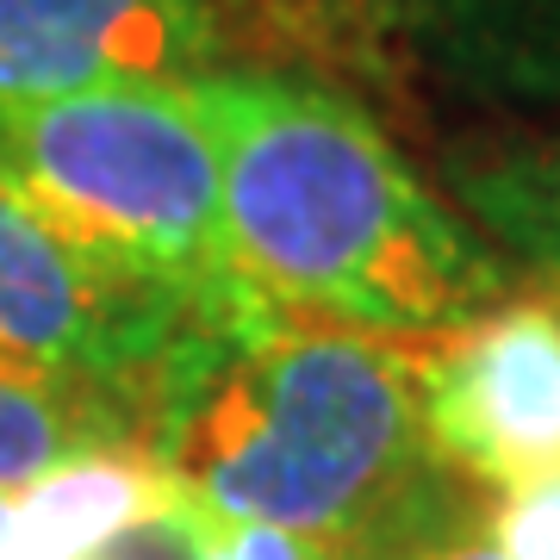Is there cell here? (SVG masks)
Instances as JSON below:
<instances>
[{"mask_svg":"<svg viewBox=\"0 0 560 560\" xmlns=\"http://www.w3.org/2000/svg\"><path fill=\"white\" fill-rule=\"evenodd\" d=\"M150 455L212 523L399 560L474 504L423 436L418 342L275 312L156 405Z\"/></svg>","mask_w":560,"mask_h":560,"instance_id":"cell-2","label":"cell"},{"mask_svg":"<svg viewBox=\"0 0 560 560\" xmlns=\"http://www.w3.org/2000/svg\"><path fill=\"white\" fill-rule=\"evenodd\" d=\"M393 38L455 94L560 106V0H393Z\"/></svg>","mask_w":560,"mask_h":560,"instance_id":"cell-7","label":"cell"},{"mask_svg":"<svg viewBox=\"0 0 560 560\" xmlns=\"http://www.w3.org/2000/svg\"><path fill=\"white\" fill-rule=\"evenodd\" d=\"M243 280L300 318L436 342L511 300V261L399 156L386 125L305 62L224 57L200 81Z\"/></svg>","mask_w":560,"mask_h":560,"instance_id":"cell-1","label":"cell"},{"mask_svg":"<svg viewBox=\"0 0 560 560\" xmlns=\"http://www.w3.org/2000/svg\"><path fill=\"white\" fill-rule=\"evenodd\" d=\"M175 486L150 448H101L7 492L0 560H88L125 523L150 517Z\"/></svg>","mask_w":560,"mask_h":560,"instance_id":"cell-9","label":"cell"},{"mask_svg":"<svg viewBox=\"0 0 560 560\" xmlns=\"http://www.w3.org/2000/svg\"><path fill=\"white\" fill-rule=\"evenodd\" d=\"M224 32H256L275 62H342L381 69L393 44V0H212Z\"/></svg>","mask_w":560,"mask_h":560,"instance_id":"cell-11","label":"cell"},{"mask_svg":"<svg viewBox=\"0 0 560 560\" xmlns=\"http://www.w3.org/2000/svg\"><path fill=\"white\" fill-rule=\"evenodd\" d=\"M212 529H219V523L206 517L200 504H187L180 492H168L150 517L125 523L119 536L101 541L88 560H206Z\"/></svg>","mask_w":560,"mask_h":560,"instance_id":"cell-12","label":"cell"},{"mask_svg":"<svg viewBox=\"0 0 560 560\" xmlns=\"http://www.w3.org/2000/svg\"><path fill=\"white\" fill-rule=\"evenodd\" d=\"M101 448H150V405L106 381L0 349V492Z\"/></svg>","mask_w":560,"mask_h":560,"instance_id":"cell-8","label":"cell"},{"mask_svg":"<svg viewBox=\"0 0 560 560\" xmlns=\"http://www.w3.org/2000/svg\"><path fill=\"white\" fill-rule=\"evenodd\" d=\"M418 418L442 467L486 492L560 474V300H499L418 342Z\"/></svg>","mask_w":560,"mask_h":560,"instance_id":"cell-5","label":"cell"},{"mask_svg":"<svg viewBox=\"0 0 560 560\" xmlns=\"http://www.w3.org/2000/svg\"><path fill=\"white\" fill-rule=\"evenodd\" d=\"M486 536L504 560H560V474L499 492L486 511Z\"/></svg>","mask_w":560,"mask_h":560,"instance_id":"cell-13","label":"cell"},{"mask_svg":"<svg viewBox=\"0 0 560 560\" xmlns=\"http://www.w3.org/2000/svg\"><path fill=\"white\" fill-rule=\"evenodd\" d=\"M0 175L94 256L194 300L224 337H249L280 312L231 256L219 143L180 81L94 88L7 113Z\"/></svg>","mask_w":560,"mask_h":560,"instance_id":"cell-3","label":"cell"},{"mask_svg":"<svg viewBox=\"0 0 560 560\" xmlns=\"http://www.w3.org/2000/svg\"><path fill=\"white\" fill-rule=\"evenodd\" d=\"M224 342L231 337L194 300L94 256L0 175V349L7 355L138 393L156 423V405Z\"/></svg>","mask_w":560,"mask_h":560,"instance_id":"cell-4","label":"cell"},{"mask_svg":"<svg viewBox=\"0 0 560 560\" xmlns=\"http://www.w3.org/2000/svg\"><path fill=\"white\" fill-rule=\"evenodd\" d=\"M224 57L212 0H0V119L131 81L187 88Z\"/></svg>","mask_w":560,"mask_h":560,"instance_id":"cell-6","label":"cell"},{"mask_svg":"<svg viewBox=\"0 0 560 560\" xmlns=\"http://www.w3.org/2000/svg\"><path fill=\"white\" fill-rule=\"evenodd\" d=\"M455 206L511 268L536 275L560 300V131L523 143H486L448 162Z\"/></svg>","mask_w":560,"mask_h":560,"instance_id":"cell-10","label":"cell"},{"mask_svg":"<svg viewBox=\"0 0 560 560\" xmlns=\"http://www.w3.org/2000/svg\"><path fill=\"white\" fill-rule=\"evenodd\" d=\"M399 560H504V555L486 536V511H460L455 523H442L423 541H411Z\"/></svg>","mask_w":560,"mask_h":560,"instance_id":"cell-14","label":"cell"}]
</instances>
